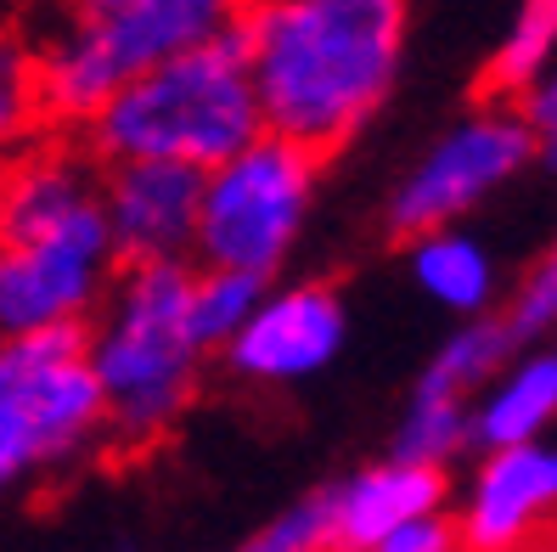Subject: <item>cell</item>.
<instances>
[{"label":"cell","mask_w":557,"mask_h":552,"mask_svg":"<svg viewBox=\"0 0 557 552\" xmlns=\"http://www.w3.org/2000/svg\"><path fill=\"white\" fill-rule=\"evenodd\" d=\"M445 496V474L422 463H383L333 491V541L338 552H372L411 518H429Z\"/></svg>","instance_id":"obj_12"},{"label":"cell","mask_w":557,"mask_h":552,"mask_svg":"<svg viewBox=\"0 0 557 552\" xmlns=\"http://www.w3.org/2000/svg\"><path fill=\"white\" fill-rule=\"evenodd\" d=\"M523 124H530L535 147L557 164V79L546 90H535V96H523Z\"/></svg>","instance_id":"obj_25"},{"label":"cell","mask_w":557,"mask_h":552,"mask_svg":"<svg viewBox=\"0 0 557 552\" xmlns=\"http://www.w3.org/2000/svg\"><path fill=\"white\" fill-rule=\"evenodd\" d=\"M203 175L181 164H108L102 175V220L119 266H158L186 259L198 237Z\"/></svg>","instance_id":"obj_8"},{"label":"cell","mask_w":557,"mask_h":552,"mask_svg":"<svg viewBox=\"0 0 557 552\" xmlns=\"http://www.w3.org/2000/svg\"><path fill=\"white\" fill-rule=\"evenodd\" d=\"M265 299V282L259 277H237V271H198L191 282V333L203 349L232 344L243 333V321Z\"/></svg>","instance_id":"obj_16"},{"label":"cell","mask_w":557,"mask_h":552,"mask_svg":"<svg viewBox=\"0 0 557 552\" xmlns=\"http://www.w3.org/2000/svg\"><path fill=\"white\" fill-rule=\"evenodd\" d=\"M243 7H265V0H243Z\"/></svg>","instance_id":"obj_27"},{"label":"cell","mask_w":557,"mask_h":552,"mask_svg":"<svg viewBox=\"0 0 557 552\" xmlns=\"http://www.w3.org/2000/svg\"><path fill=\"white\" fill-rule=\"evenodd\" d=\"M108 266H113V243L102 237L0 243V339L85 328Z\"/></svg>","instance_id":"obj_7"},{"label":"cell","mask_w":557,"mask_h":552,"mask_svg":"<svg viewBox=\"0 0 557 552\" xmlns=\"http://www.w3.org/2000/svg\"><path fill=\"white\" fill-rule=\"evenodd\" d=\"M468 440V417L462 401H445V395H417L406 412V429H400V457L395 463H422V468H440V457H450L456 445Z\"/></svg>","instance_id":"obj_20"},{"label":"cell","mask_w":557,"mask_h":552,"mask_svg":"<svg viewBox=\"0 0 557 552\" xmlns=\"http://www.w3.org/2000/svg\"><path fill=\"white\" fill-rule=\"evenodd\" d=\"M546 321H557V248H552L546 266L530 277V287H523V299L512 305V316H507V333H512V344H518V339L541 333Z\"/></svg>","instance_id":"obj_22"},{"label":"cell","mask_w":557,"mask_h":552,"mask_svg":"<svg viewBox=\"0 0 557 552\" xmlns=\"http://www.w3.org/2000/svg\"><path fill=\"white\" fill-rule=\"evenodd\" d=\"M40 130V90H35V62L23 40H0V170L17 152H28V136Z\"/></svg>","instance_id":"obj_18"},{"label":"cell","mask_w":557,"mask_h":552,"mask_svg":"<svg viewBox=\"0 0 557 552\" xmlns=\"http://www.w3.org/2000/svg\"><path fill=\"white\" fill-rule=\"evenodd\" d=\"M243 23V0H62L28 46L40 119L85 130L113 96Z\"/></svg>","instance_id":"obj_3"},{"label":"cell","mask_w":557,"mask_h":552,"mask_svg":"<svg viewBox=\"0 0 557 552\" xmlns=\"http://www.w3.org/2000/svg\"><path fill=\"white\" fill-rule=\"evenodd\" d=\"M237 35L265 136L321 164L383 108L395 85L406 0H265L243 12Z\"/></svg>","instance_id":"obj_1"},{"label":"cell","mask_w":557,"mask_h":552,"mask_svg":"<svg viewBox=\"0 0 557 552\" xmlns=\"http://www.w3.org/2000/svg\"><path fill=\"white\" fill-rule=\"evenodd\" d=\"M417 282L429 287L434 299H445L456 310H473L490 294V259L468 237L434 232V237L417 243Z\"/></svg>","instance_id":"obj_15"},{"label":"cell","mask_w":557,"mask_h":552,"mask_svg":"<svg viewBox=\"0 0 557 552\" xmlns=\"http://www.w3.org/2000/svg\"><path fill=\"white\" fill-rule=\"evenodd\" d=\"M507 349H512L507 321H484V328L456 333V339L440 349V361L429 367V378L417 383V395H445V401H462V389H468V383H479L490 367H502V361H507Z\"/></svg>","instance_id":"obj_17"},{"label":"cell","mask_w":557,"mask_h":552,"mask_svg":"<svg viewBox=\"0 0 557 552\" xmlns=\"http://www.w3.org/2000/svg\"><path fill=\"white\" fill-rule=\"evenodd\" d=\"M372 552H456V525H445V518H411V525H400L395 536H383Z\"/></svg>","instance_id":"obj_24"},{"label":"cell","mask_w":557,"mask_h":552,"mask_svg":"<svg viewBox=\"0 0 557 552\" xmlns=\"http://www.w3.org/2000/svg\"><path fill=\"white\" fill-rule=\"evenodd\" d=\"M557 46V0H530L518 17V28L507 35V46L490 57V69L479 74V102H507V96H523L530 79L541 74L546 51Z\"/></svg>","instance_id":"obj_14"},{"label":"cell","mask_w":557,"mask_h":552,"mask_svg":"<svg viewBox=\"0 0 557 552\" xmlns=\"http://www.w3.org/2000/svg\"><path fill=\"white\" fill-rule=\"evenodd\" d=\"M310 192H315V158L276 136H259L253 147H243L237 158H225L220 170L203 175L191 254L203 259V271H237L265 282L299 237Z\"/></svg>","instance_id":"obj_5"},{"label":"cell","mask_w":557,"mask_h":552,"mask_svg":"<svg viewBox=\"0 0 557 552\" xmlns=\"http://www.w3.org/2000/svg\"><path fill=\"white\" fill-rule=\"evenodd\" d=\"M546 502H557V451L507 445L479 474V496L456 541H468V552H523Z\"/></svg>","instance_id":"obj_11"},{"label":"cell","mask_w":557,"mask_h":552,"mask_svg":"<svg viewBox=\"0 0 557 552\" xmlns=\"http://www.w3.org/2000/svg\"><path fill=\"white\" fill-rule=\"evenodd\" d=\"M191 282L186 259L124 266L108 316L85 333V361L108 406V429L124 445H147L186 412L198 389L203 344L191 333Z\"/></svg>","instance_id":"obj_4"},{"label":"cell","mask_w":557,"mask_h":552,"mask_svg":"<svg viewBox=\"0 0 557 552\" xmlns=\"http://www.w3.org/2000/svg\"><path fill=\"white\" fill-rule=\"evenodd\" d=\"M85 355V328H51V333H23L0 339V406H12L40 372Z\"/></svg>","instance_id":"obj_19"},{"label":"cell","mask_w":557,"mask_h":552,"mask_svg":"<svg viewBox=\"0 0 557 552\" xmlns=\"http://www.w3.org/2000/svg\"><path fill=\"white\" fill-rule=\"evenodd\" d=\"M40 463H46V451H40L35 429L23 424V412L17 406H0V491H7L17 474L40 468Z\"/></svg>","instance_id":"obj_23"},{"label":"cell","mask_w":557,"mask_h":552,"mask_svg":"<svg viewBox=\"0 0 557 552\" xmlns=\"http://www.w3.org/2000/svg\"><path fill=\"white\" fill-rule=\"evenodd\" d=\"M102 237V175L74 147H28L0 170V243Z\"/></svg>","instance_id":"obj_9"},{"label":"cell","mask_w":557,"mask_h":552,"mask_svg":"<svg viewBox=\"0 0 557 552\" xmlns=\"http://www.w3.org/2000/svg\"><path fill=\"white\" fill-rule=\"evenodd\" d=\"M344 344V305L333 287H287L265 294L259 310L243 321V333L225 344V361L237 378L253 383H293L310 378Z\"/></svg>","instance_id":"obj_10"},{"label":"cell","mask_w":557,"mask_h":552,"mask_svg":"<svg viewBox=\"0 0 557 552\" xmlns=\"http://www.w3.org/2000/svg\"><path fill=\"white\" fill-rule=\"evenodd\" d=\"M535 152V136L518 113H484L473 124H462L456 136H445L422 170L400 186L388 225L395 237H434L450 214H462L468 204H479L496 181H507L523 158Z\"/></svg>","instance_id":"obj_6"},{"label":"cell","mask_w":557,"mask_h":552,"mask_svg":"<svg viewBox=\"0 0 557 552\" xmlns=\"http://www.w3.org/2000/svg\"><path fill=\"white\" fill-rule=\"evenodd\" d=\"M265 541L282 547V552H338V541H333V491H321V496H310L299 507H287L276 525H271Z\"/></svg>","instance_id":"obj_21"},{"label":"cell","mask_w":557,"mask_h":552,"mask_svg":"<svg viewBox=\"0 0 557 552\" xmlns=\"http://www.w3.org/2000/svg\"><path fill=\"white\" fill-rule=\"evenodd\" d=\"M552 412H557V355H541V361L518 367V372L502 383V395L479 412L473 434H479L484 445H496V451L530 445V434L546 424Z\"/></svg>","instance_id":"obj_13"},{"label":"cell","mask_w":557,"mask_h":552,"mask_svg":"<svg viewBox=\"0 0 557 552\" xmlns=\"http://www.w3.org/2000/svg\"><path fill=\"white\" fill-rule=\"evenodd\" d=\"M248 552H282V547H271V541H259V547H248Z\"/></svg>","instance_id":"obj_26"},{"label":"cell","mask_w":557,"mask_h":552,"mask_svg":"<svg viewBox=\"0 0 557 552\" xmlns=\"http://www.w3.org/2000/svg\"><path fill=\"white\" fill-rule=\"evenodd\" d=\"M85 136L102 164H181L198 175L220 170L225 158L265 136L243 35L232 28L136 74L85 124Z\"/></svg>","instance_id":"obj_2"}]
</instances>
